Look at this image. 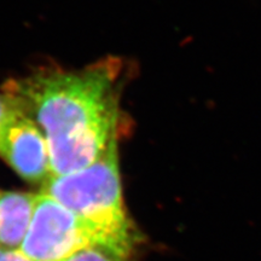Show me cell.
Instances as JSON below:
<instances>
[{
    "label": "cell",
    "instance_id": "1",
    "mask_svg": "<svg viewBox=\"0 0 261 261\" xmlns=\"http://www.w3.org/2000/svg\"><path fill=\"white\" fill-rule=\"evenodd\" d=\"M120 73V62L108 58L76 71L41 69L3 87L44 132L52 175L89 167L117 142Z\"/></svg>",
    "mask_w": 261,
    "mask_h": 261
},
{
    "label": "cell",
    "instance_id": "2",
    "mask_svg": "<svg viewBox=\"0 0 261 261\" xmlns=\"http://www.w3.org/2000/svg\"><path fill=\"white\" fill-rule=\"evenodd\" d=\"M42 192L89 223L112 246L135 252L137 232L123 204L117 142L89 167L52 175Z\"/></svg>",
    "mask_w": 261,
    "mask_h": 261
},
{
    "label": "cell",
    "instance_id": "3",
    "mask_svg": "<svg viewBox=\"0 0 261 261\" xmlns=\"http://www.w3.org/2000/svg\"><path fill=\"white\" fill-rule=\"evenodd\" d=\"M100 243L112 246L89 223L41 191L35 198L31 226L19 250L33 261H65Z\"/></svg>",
    "mask_w": 261,
    "mask_h": 261
},
{
    "label": "cell",
    "instance_id": "4",
    "mask_svg": "<svg viewBox=\"0 0 261 261\" xmlns=\"http://www.w3.org/2000/svg\"><path fill=\"white\" fill-rule=\"evenodd\" d=\"M0 156L29 182L44 185L51 178L46 137L31 117L18 109L0 138Z\"/></svg>",
    "mask_w": 261,
    "mask_h": 261
},
{
    "label": "cell",
    "instance_id": "5",
    "mask_svg": "<svg viewBox=\"0 0 261 261\" xmlns=\"http://www.w3.org/2000/svg\"><path fill=\"white\" fill-rule=\"evenodd\" d=\"M37 195L0 192V248L19 250L31 226Z\"/></svg>",
    "mask_w": 261,
    "mask_h": 261
},
{
    "label": "cell",
    "instance_id": "6",
    "mask_svg": "<svg viewBox=\"0 0 261 261\" xmlns=\"http://www.w3.org/2000/svg\"><path fill=\"white\" fill-rule=\"evenodd\" d=\"M135 252L120 249L109 244H94L65 261H135Z\"/></svg>",
    "mask_w": 261,
    "mask_h": 261
},
{
    "label": "cell",
    "instance_id": "7",
    "mask_svg": "<svg viewBox=\"0 0 261 261\" xmlns=\"http://www.w3.org/2000/svg\"><path fill=\"white\" fill-rule=\"evenodd\" d=\"M18 109L19 107L15 98L3 91V93H0V138H2L5 126Z\"/></svg>",
    "mask_w": 261,
    "mask_h": 261
},
{
    "label": "cell",
    "instance_id": "8",
    "mask_svg": "<svg viewBox=\"0 0 261 261\" xmlns=\"http://www.w3.org/2000/svg\"><path fill=\"white\" fill-rule=\"evenodd\" d=\"M0 261H33L21 250H11L0 248Z\"/></svg>",
    "mask_w": 261,
    "mask_h": 261
}]
</instances>
